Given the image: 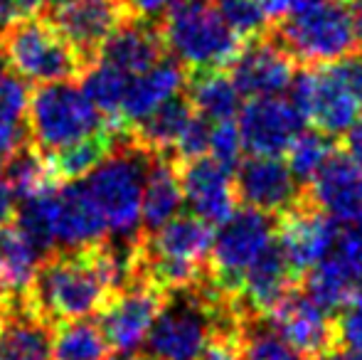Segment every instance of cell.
I'll list each match as a JSON object with an SVG mask.
<instances>
[{"label":"cell","mask_w":362,"mask_h":360,"mask_svg":"<svg viewBox=\"0 0 362 360\" xmlns=\"http://www.w3.org/2000/svg\"><path fill=\"white\" fill-rule=\"evenodd\" d=\"M153 153L136 144L129 129L116 131L114 151L86 175V192L119 240L141 237V200Z\"/></svg>","instance_id":"1"},{"label":"cell","mask_w":362,"mask_h":360,"mask_svg":"<svg viewBox=\"0 0 362 360\" xmlns=\"http://www.w3.org/2000/svg\"><path fill=\"white\" fill-rule=\"evenodd\" d=\"M158 25L165 50L190 72L229 67L244 45V40L229 30L212 0H173Z\"/></svg>","instance_id":"2"},{"label":"cell","mask_w":362,"mask_h":360,"mask_svg":"<svg viewBox=\"0 0 362 360\" xmlns=\"http://www.w3.org/2000/svg\"><path fill=\"white\" fill-rule=\"evenodd\" d=\"M0 54L5 64L30 84L72 82L86 69L54 25L45 15L35 13L15 18L0 28Z\"/></svg>","instance_id":"3"},{"label":"cell","mask_w":362,"mask_h":360,"mask_svg":"<svg viewBox=\"0 0 362 360\" xmlns=\"http://www.w3.org/2000/svg\"><path fill=\"white\" fill-rule=\"evenodd\" d=\"M269 30L296 62L308 67L338 62L358 50L350 8H343L340 0H293L288 13Z\"/></svg>","instance_id":"4"},{"label":"cell","mask_w":362,"mask_h":360,"mask_svg":"<svg viewBox=\"0 0 362 360\" xmlns=\"http://www.w3.org/2000/svg\"><path fill=\"white\" fill-rule=\"evenodd\" d=\"M25 121L33 146L42 153H54L109 126L86 91L74 82L37 84L30 94Z\"/></svg>","instance_id":"5"},{"label":"cell","mask_w":362,"mask_h":360,"mask_svg":"<svg viewBox=\"0 0 362 360\" xmlns=\"http://www.w3.org/2000/svg\"><path fill=\"white\" fill-rule=\"evenodd\" d=\"M276 237V217L264 215L252 207L232 212L227 222L219 225L217 237L212 240L207 274L227 296H239L242 279L259 255Z\"/></svg>","instance_id":"6"},{"label":"cell","mask_w":362,"mask_h":360,"mask_svg":"<svg viewBox=\"0 0 362 360\" xmlns=\"http://www.w3.org/2000/svg\"><path fill=\"white\" fill-rule=\"evenodd\" d=\"M264 323L300 360H323L340 351L335 318L298 284L264 316Z\"/></svg>","instance_id":"7"},{"label":"cell","mask_w":362,"mask_h":360,"mask_svg":"<svg viewBox=\"0 0 362 360\" xmlns=\"http://www.w3.org/2000/svg\"><path fill=\"white\" fill-rule=\"evenodd\" d=\"M291 101L320 134L343 136L358 121V101L340 77L338 67L318 64L296 74Z\"/></svg>","instance_id":"8"},{"label":"cell","mask_w":362,"mask_h":360,"mask_svg":"<svg viewBox=\"0 0 362 360\" xmlns=\"http://www.w3.org/2000/svg\"><path fill=\"white\" fill-rule=\"evenodd\" d=\"M42 15L86 67L96 62L106 40L131 20L124 0H54Z\"/></svg>","instance_id":"9"},{"label":"cell","mask_w":362,"mask_h":360,"mask_svg":"<svg viewBox=\"0 0 362 360\" xmlns=\"http://www.w3.org/2000/svg\"><path fill=\"white\" fill-rule=\"evenodd\" d=\"M168 291L151 279L141 277L126 284L99 311V326L106 341L119 353H131L148 338L160 308L165 306Z\"/></svg>","instance_id":"10"},{"label":"cell","mask_w":362,"mask_h":360,"mask_svg":"<svg viewBox=\"0 0 362 360\" xmlns=\"http://www.w3.org/2000/svg\"><path fill=\"white\" fill-rule=\"evenodd\" d=\"M335 240H338L335 220L325 215L318 205H313L305 197V190L293 207L276 215V245L281 247L288 267L298 279L328 257Z\"/></svg>","instance_id":"11"},{"label":"cell","mask_w":362,"mask_h":360,"mask_svg":"<svg viewBox=\"0 0 362 360\" xmlns=\"http://www.w3.org/2000/svg\"><path fill=\"white\" fill-rule=\"evenodd\" d=\"M296 57L272 35V30L247 40L229 64V77L244 96H274L291 89L296 77Z\"/></svg>","instance_id":"12"},{"label":"cell","mask_w":362,"mask_h":360,"mask_svg":"<svg viewBox=\"0 0 362 360\" xmlns=\"http://www.w3.org/2000/svg\"><path fill=\"white\" fill-rule=\"evenodd\" d=\"M303 116L291 99L252 96L239 116V134L252 156H281L300 134Z\"/></svg>","instance_id":"13"},{"label":"cell","mask_w":362,"mask_h":360,"mask_svg":"<svg viewBox=\"0 0 362 360\" xmlns=\"http://www.w3.org/2000/svg\"><path fill=\"white\" fill-rule=\"evenodd\" d=\"M237 200L264 215H281L303 197V187L279 156H252L237 166Z\"/></svg>","instance_id":"14"},{"label":"cell","mask_w":362,"mask_h":360,"mask_svg":"<svg viewBox=\"0 0 362 360\" xmlns=\"http://www.w3.org/2000/svg\"><path fill=\"white\" fill-rule=\"evenodd\" d=\"M49 227H52L54 245L64 250H79L104 242L106 220L84 185L62 182L47 195Z\"/></svg>","instance_id":"15"},{"label":"cell","mask_w":362,"mask_h":360,"mask_svg":"<svg viewBox=\"0 0 362 360\" xmlns=\"http://www.w3.org/2000/svg\"><path fill=\"white\" fill-rule=\"evenodd\" d=\"M180 175L182 197L192 207V215L205 220L207 225H222L232 217L237 205V190L229 168L215 158H195L187 163H175Z\"/></svg>","instance_id":"16"},{"label":"cell","mask_w":362,"mask_h":360,"mask_svg":"<svg viewBox=\"0 0 362 360\" xmlns=\"http://www.w3.org/2000/svg\"><path fill=\"white\" fill-rule=\"evenodd\" d=\"M313 205L340 222L362 220V168L345 151L335 149L305 190Z\"/></svg>","instance_id":"17"},{"label":"cell","mask_w":362,"mask_h":360,"mask_svg":"<svg viewBox=\"0 0 362 360\" xmlns=\"http://www.w3.org/2000/svg\"><path fill=\"white\" fill-rule=\"evenodd\" d=\"M212 225L197 215H175L153 232L141 235V250L151 260L207 265L212 250Z\"/></svg>","instance_id":"18"},{"label":"cell","mask_w":362,"mask_h":360,"mask_svg":"<svg viewBox=\"0 0 362 360\" xmlns=\"http://www.w3.org/2000/svg\"><path fill=\"white\" fill-rule=\"evenodd\" d=\"M165 54V40L156 20H126L106 40L96 59L111 64L129 77H136L160 62Z\"/></svg>","instance_id":"19"},{"label":"cell","mask_w":362,"mask_h":360,"mask_svg":"<svg viewBox=\"0 0 362 360\" xmlns=\"http://www.w3.org/2000/svg\"><path fill=\"white\" fill-rule=\"evenodd\" d=\"M185 82L187 72L182 69V64L175 62V59H168V54L158 64H153L151 69L131 77L124 104H121L119 126L121 129H131L139 121H144L160 104H165L168 99L180 94L185 89Z\"/></svg>","instance_id":"20"},{"label":"cell","mask_w":362,"mask_h":360,"mask_svg":"<svg viewBox=\"0 0 362 360\" xmlns=\"http://www.w3.org/2000/svg\"><path fill=\"white\" fill-rule=\"evenodd\" d=\"M298 281L300 279L288 267L286 257L274 237L272 245L254 260V265L244 274L239 298L252 316L264 318Z\"/></svg>","instance_id":"21"},{"label":"cell","mask_w":362,"mask_h":360,"mask_svg":"<svg viewBox=\"0 0 362 360\" xmlns=\"http://www.w3.org/2000/svg\"><path fill=\"white\" fill-rule=\"evenodd\" d=\"M182 185L177 166L168 156H153L144 182L141 200V230L153 232L177 215L182 205Z\"/></svg>","instance_id":"22"},{"label":"cell","mask_w":362,"mask_h":360,"mask_svg":"<svg viewBox=\"0 0 362 360\" xmlns=\"http://www.w3.org/2000/svg\"><path fill=\"white\" fill-rule=\"evenodd\" d=\"M303 291L325 311H340L355 294L362 291V272L343 260L340 255L325 257L303 274Z\"/></svg>","instance_id":"23"},{"label":"cell","mask_w":362,"mask_h":360,"mask_svg":"<svg viewBox=\"0 0 362 360\" xmlns=\"http://www.w3.org/2000/svg\"><path fill=\"white\" fill-rule=\"evenodd\" d=\"M192 116H195V109H192L187 94L180 91L173 99H168L165 104L158 106L153 114H148L144 121L131 126L129 131L136 144H141L153 156H168L170 158L173 146L180 139V134L190 124Z\"/></svg>","instance_id":"24"},{"label":"cell","mask_w":362,"mask_h":360,"mask_svg":"<svg viewBox=\"0 0 362 360\" xmlns=\"http://www.w3.org/2000/svg\"><path fill=\"white\" fill-rule=\"evenodd\" d=\"M42 257L37 245L15 225V220L0 227V286L10 296V303L28 291Z\"/></svg>","instance_id":"25"},{"label":"cell","mask_w":362,"mask_h":360,"mask_svg":"<svg viewBox=\"0 0 362 360\" xmlns=\"http://www.w3.org/2000/svg\"><path fill=\"white\" fill-rule=\"evenodd\" d=\"M185 89L195 114L207 121H227L239 111V89L224 69L187 72Z\"/></svg>","instance_id":"26"},{"label":"cell","mask_w":362,"mask_h":360,"mask_svg":"<svg viewBox=\"0 0 362 360\" xmlns=\"http://www.w3.org/2000/svg\"><path fill=\"white\" fill-rule=\"evenodd\" d=\"M3 178L13 190L15 200H30V197L45 195V192L54 190L62 185L52 173L47 153L37 149V146L23 144L13 156L8 158L3 168Z\"/></svg>","instance_id":"27"},{"label":"cell","mask_w":362,"mask_h":360,"mask_svg":"<svg viewBox=\"0 0 362 360\" xmlns=\"http://www.w3.org/2000/svg\"><path fill=\"white\" fill-rule=\"evenodd\" d=\"M116 144V129L106 126V129L96 131V134L86 136V139L69 144L64 149L47 153L52 173L59 182H76L91 173L106 156L114 151Z\"/></svg>","instance_id":"28"},{"label":"cell","mask_w":362,"mask_h":360,"mask_svg":"<svg viewBox=\"0 0 362 360\" xmlns=\"http://www.w3.org/2000/svg\"><path fill=\"white\" fill-rule=\"evenodd\" d=\"M129 82H131L129 74L119 72L116 67L101 62V59L89 64L84 69V74H81V89L94 101L96 109L104 114L106 124L116 131H124L119 126V116H121V104H124Z\"/></svg>","instance_id":"29"},{"label":"cell","mask_w":362,"mask_h":360,"mask_svg":"<svg viewBox=\"0 0 362 360\" xmlns=\"http://www.w3.org/2000/svg\"><path fill=\"white\" fill-rule=\"evenodd\" d=\"M109 341L99 323L76 318L54 326L52 360H106Z\"/></svg>","instance_id":"30"},{"label":"cell","mask_w":362,"mask_h":360,"mask_svg":"<svg viewBox=\"0 0 362 360\" xmlns=\"http://www.w3.org/2000/svg\"><path fill=\"white\" fill-rule=\"evenodd\" d=\"M335 151V144L330 141V136L320 134V131H303L293 139V144L288 146V168L296 175V180L303 185L310 182L313 175L323 168V163L330 158V153Z\"/></svg>","instance_id":"31"},{"label":"cell","mask_w":362,"mask_h":360,"mask_svg":"<svg viewBox=\"0 0 362 360\" xmlns=\"http://www.w3.org/2000/svg\"><path fill=\"white\" fill-rule=\"evenodd\" d=\"M217 8V13L222 15V20L229 25L237 37H242L244 42L257 35L267 33L272 28V20L264 13L259 0H212Z\"/></svg>","instance_id":"32"},{"label":"cell","mask_w":362,"mask_h":360,"mask_svg":"<svg viewBox=\"0 0 362 360\" xmlns=\"http://www.w3.org/2000/svg\"><path fill=\"white\" fill-rule=\"evenodd\" d=\"M210 134H212V129H210V124H207V119L195 114L190 119V124L185 126V131L180 134V139L175 141V146H173L170 158L175 161V163H187V161L207 156L210 153Z\"/></svg>","instance_id":"33"},{"label":"cell","mask_w":362,"mask_h":360,"mask_svg":"<svg viewBox=\"0 0 362 360\" xmlns=\"http://www.w3.org/2000/svg\"><path fill=\"white\" fill-rule=\"evenodd\" d=\"M244 151L242 144V134H239V126L232 119L227 121H217L212 126L210 134V153L217 163H222L224 168H234L239 166V156Z\"/></svg>","instance_id":"34"},{"label":"cell","mask_w":362,"mask_h":360,"mask_svg":"<svg viewBox=\"0 0 362 360\" xmlns=\"http://www.w3.org/2000/svg\"><path fill=\"white\" fill-rule=\"evenodd\" d=\"M30 91L20 77L5 74L0 82V121L3 124H23V116L28 114Z\"/></svg>","instance_id":"35"},{"label":"cell","mask_w":362,"mask_h":360,"mask_svg":"<svg viewBox=\"0 0 362 360\" xmlns=\"http://www.w3.org/2000/svg\"><path fill=\"white\" fill-rule=\"evenodd\" d=\"M340 348L353 353H362V291L355 294L353 301L340 308V316L335 318Z\"/></svg>","instance_id":"36"},{"label":"cell","mask_w":362,"mask_h":360,"mask_svg":"<svg viewBox=\"0 0 362 360\" xmlns=\"http://www.w3.org/2000/svg\"><path fill=\"white\" fill-rule=\"evenodd\" d=\"M338 255L343 257L348 265H353L358 272H362V220L350 222L348 230L340 235Z\"/></svg>","instance_id":"37"},{"label":"cell","mask_w":362,"mask_h":360,"mask_svg":"<svg viewBox=\"0 0 362 360\" xmlns=\"http://www.w3.org/2000/svg\"><path fill=\"white\" fill-rule=\"evenodd\" d=\"M340 72V77L345 79L348 89L353 91L358 106H362V50H355L348 57H343V62L335 64Z\"/></svg>","instance_id":"38"},{"label":"cell","mask_w":362,"mask_h":360,"mask_svg":"<svg viewBox=\"0 0 362 360\" xmlns=\"http://www.w3.org/2000/svg\"><path fill=\"white\" fill-rule=\"evenodd\" d=\"M126 10H129L131 20H158L173 0H124Z\"/></svg>","instance_id":"39"},{"label":"cell","mask_w":362,"mask_h":360,"mask_svg":"<svg viewBox=\"0 0 362 360\" xmlns=\"http://www.w3.org/2000/svg\"><path fill=\"white\" fill-rule=\"evenodd\" d=\"M345 153L362 168V121H355L345 131Z\"/></svg>","instance_id":"40"},{"label":"cell","mask_w":362,"mask_h":360,"mask_svg":"<svg viewBox=\"0 0 362 360\" xmlns=\"http://www.w3.org/2000/svg\"><path fill=\"white\" fill-rule=\"evenodd\" d=\"M15 195L13 190H10V185L5 182V178L0 175V227L8 225V222H13L15 217Z\"/></svg>","instance_id":"41"},{"label":"cell","mask_w":362,"mask_h":360,"mask_svg":"<svg viewBox=\"0 0 362 360\" xmlns=\"http://www.w3.org/2000/svg\"><path fill=\"white\" fill-rule=\"evenodd\" d=\"M350 23H353V35L358 50H362V0H355L350 5Z\"/></svg>","instance_id":"42"},{"label":"cell","mask_w":362,"mask_h":360,"mask_svg":"<svg viewBox=\"0 0 362 360\" xmlns=\"http://www.w3.org/2000/svg\"><path fill=\"white\" fill-rule=\"evenodd\" d=\"M325 360H362V353H353V351H348L345 356H338V358H325Z\"/></svg>","instance_id":"43"},{"label":"cell","mask_w":362,"mask_h":360,"mask_svg":"<svg viewBox=\"0 0 362 360\" xmlns=\"http://www.w3.org/2000/svg\"><path fill=\"white\" fill-rule=\"evenodd\" d=\"M42 3H54V0H30V5H33L35 10H37V8H40V5H42Z\"/></svg>","instance_id":"44"},{"label":"cell","mask_w":362,"mask_h":360,"mask_svg":"<svg viewBox=\"0 0 362 360\" xmlns=\"http://www.w3.org/2000/svg\"><path fill=\"white\" fill-rule=\"evenodd\" d=\"M3 77H5V59H3V54H0V82H3Z\"/></svg>","instance_id":"45"},{"label":"cell","mask_w":362,"mask_h":360,"mask_svg":"<svg viewBox=\"0 0 362 360\" xmlns=\"http://www.w3.org/2000/svg\"><path fill=\"white\" fill-rule=\"evenodd\" d=\"M134 360H158V358H153L151 353H148V356H136Z\"/></svg>","instance_id":"46"},{"label":"cell","mask_w":362,"mask_h":360,"mask_svg":"<svg viewBox=\"0 0 362 360\" xmlns=\"http://www.w3.org/2000/svg\"><path fill=\"white\" fill-rule=\"evenodd\" d=\"M106 360H124V358H106Z\"/></svg>","instance_id":"47"},{"label":"cell","mask_w":362,"mask_h":360,"mask_svg":"<svg viewBox=\"0 0 362 360\" xmlns=\"http://www.w3.org/2000/svg\"><path fill=\"white\" fill-rule=\"evenodd\" d=\"M340 3H343V0H340Z\"/></svg>","instance_id":"48"},{"label":"cell","mask_w":362,"mask_h":360,"mask_svg":"<svg viewBox=\"0 0 362 360\" xmlns=\"http://www.w3.org/2000/svg\"><path fill=\"white\" fill-rule=\"evenodd\" d=\"M323 360H325V358H323Z\"/></svg>","instance_id":"49"}]
</instances>
